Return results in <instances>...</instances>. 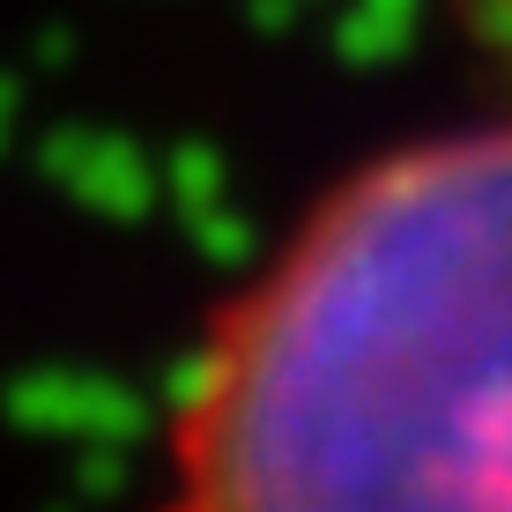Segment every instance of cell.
Wrapping results in <instances>:
<instances>
[{
  "label": "cell",
  "mask_w": 512,
  "mask_h": 512,
  "mask_svg": "<svg viewBox=\"0 0 512 512\" xmlns=\"http://www.w3.org/2000/svg\"><path fill=\"white\" fill-rule=\"evenodd\" d=\"M156 512H512V119L297 223L193 357Z\"/></svg>",
  "instance_id": "6da1fadb"
},
{
  "label": "cell",
  "mask_w": 512,
  "mask_h": 512,
  "mask_svg": "<svg viewBox=\"0 0 512 512\" xmlns=\"http://www.w3.org/2000/svg\"><path fill=\"white\" fill-rule=\"evenodd\" d=\"M468 8L483 15V30H490V38H498V45L512 52V0H468Z\"/></svg>",
  "instance_id": "7a4b0ae2"
}]
</instances>
